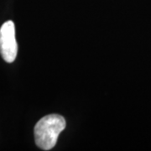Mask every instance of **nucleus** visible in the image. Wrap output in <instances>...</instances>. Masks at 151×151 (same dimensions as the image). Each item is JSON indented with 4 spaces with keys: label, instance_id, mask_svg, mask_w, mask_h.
<instances>
[{
    "label": "nucleus",
    "instance_id": "obj_1",
    "mask_svg": "<svg viewBox=\"0 0 151 151\" xmlns=\"http://www.w3.org/2000/svg\"><path fill=\"white\" fill-rule=\"evenodd\" d=\"M65 128V119L59 114H50L38 121L35 126L36 145L44 150H51L56 144L59 134Z\"/></svg>",
    "mask_w": 151,
    "mask_h": 151
},
{
    "label": "nucleus",
    "instance_id": "obj_2",
    "mask_svg": "<svg viewBox=\"0 0 151 151\" xmlns=\"http://www.w3.org/2000/svg\"><path fill=\"white\" fill-rule=\"evenodd\" d=\"M18 45L15 39L14 22L9 20L0 28V54L8 63H12L17 56Z\"/></svg>",
    "mask_w": 151,
    "mask_h": 151
}]
</instances>
